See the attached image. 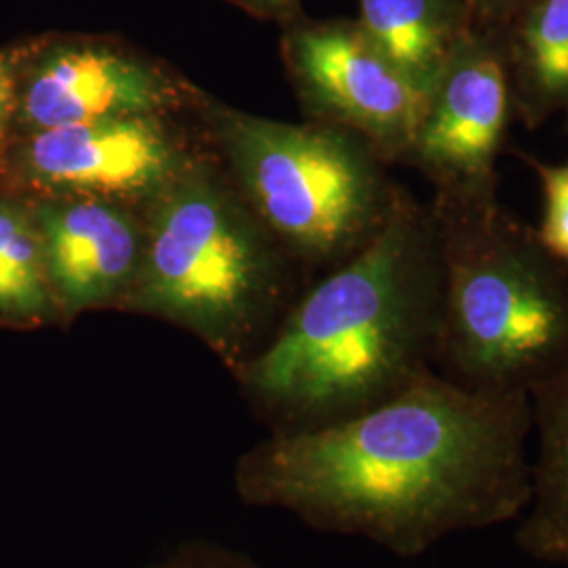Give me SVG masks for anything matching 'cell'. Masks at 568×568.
I'll list each match as a JSON object with an SVG mask.
<instances>
[{
	"mask_svg": "<svg viewBox=\"0 0 568 568\" xmlns=\"http://www.w3.org/2000/svg\"><path fill=\"white\" fill-rule=\"evenodd\" d=\"M530 432L527 394H476L434 371L354 417L278 432L244 455L239 488L312 527L419 556L523 514Z\"/></svg>",
	"mask_w": 568,
	"mask_h": 568,
	"instance_id": "cell-1",
	"label": "cell"
},
{
	"mask_svg": "<svg viewBox=\"0 0 568 568\" xmlns=\"http://www.w3.org/2000/svg\"><path fill=\"white\" fill-rule=\"evenodd\" d=\"M443 304L438 217L403 192L377 236L288 312L244 384L281 432L354 417L436 371Z\"/></svg>",
	"mask_w": 568,
	"mask_h": 568,
	"instance_id": "cell-2",
	"label": "cell"
},
{
	"mask_svg": "<svg viewBox=\"0 0 568 568\" xmlns=\"http://www.w3.org/2000/svg\"><path fill=\"white\" fill-rule=\"evenodd\" d=\"M432 209L445 262L436 373L476 394L528 396L568 366V265L499 199Z\"/></svg>",
	"mask_w": 568,
	"mask_h": 568,
	"instance_id": "cell-3",
	"label": "cell"
},
{
	"mask_svg": "<svg viewBox=\"0 0 568 568\" xmlns=\"http://www.w3.org/2000/svg\"><path fill=\"white\" fill-rule=\"evenodd\" d=\"M145 211L142 264L121 307L183 326L234 361L283 293L274 234L192 159Z\"/></svg>",
	"mask_w": 568,
	"mask_h": 568,
	"instance_id": "cell-4",
	"label": "cell"
},
{
	"mask_svg": "<svg viewBox=\"0 0 568 568\" xmlns=\"http://www.w3.org/2000/svg\"><path fill=\"white\" fill-rule=\"evenodd\" d=\"M209 121L246 203L310 264H344L377 236L403 196L382 154L352 131L220 105H209Z\"/></svg>",
	"mask_w": 568,
	"mask_h": 568,
	"instance_id": "cell-5",
	"label": "cell"
},
{
	"mask_svg": "<svg viewBox=\"0 0 568 568\" xmlns=\"http://www.w3.org/2000/svg\"><path fill=\"white\" fill-rule=\"evenodd\" d=\"M514 102L497 32L471 30L427 93L405 161L434 185V204L499 199L497 161L508 145Z\"/></svg>",
	"mask_w": 568,
	"mask_h": 568,
	"instance_id": "cell-6",
	"label": "cell"
},
{
	"mask_svg": "<svg viewBox=\"0 0 568 568\" xmlns=\"http://www.w3.org/2000/svg\"><path fill=\"white\" fill-rule=\"evenodd\" d=\"M286 58L314 121L361 135L386 163L405 161L427 95L371 44L358 23L297 28Z\"/></svg>",
	"mask_w": 568,
	"mask_h": 568,
	"instance_id": "cell-7",
	"label": "cell"
},
{
	"mask_svg": "<svg viewBox=\"0 0 568 568\" xmlns=\"http://www.w3.org/2000/svg\"><path fill=\"white\" fill-rule=\"evenodd\" d=\"M187 156L161 116L68 124L28 133L18 173L42 199L148 204Z\"/></svg>",
	"mask_w": 568,
	"mask_h": 568,
	"instance_id": "cell-8",
	"label": "cell"
},
{
	"mask_svg": "<svg viewBox=\"0 0 568 568\" xmlns=\"http://www.w3.org/2000/svg\"><path fill=\"white\" fill-rule=\"evenodd\" d=\"M180 84L159 68L103 44H63L20 74L16 124L28 133L138 116L182 103Z\"/></svg>",
	"mask_w": 568,
	"mask_h": 568,
	"instance_id": "cell-9",
	"label": "cell"
},
{
	"mask_svg": "<svg viewBox=\"0 0 568 568\" xmlns=\"http://www.w3.org/2000/svg\"><path fill=\"white\" fill-rule=\"evenodd\" d=\"M32 204L58 314L121 305L142 264L143 224L131 209L74 196Z\"/></svg>",
	"mask_w": 568,
	"mask_h": 568,
	"instance_id": "cell-10",
	"label": "cell"
},
{
	"mask_svg": "<svg viewBox=\"0 0 568 568\" xmlns=\"http://www.w3.org/2000/svg\"><path fill=\"white\" fill-rule=\"evenodd\" d=\"M528 400L539 450L516 546L532 560L568 568V366L530 389Z\"/></svg>",
	"mask_w": 568,
	"mask_h": 568,
	"instance_id": "cell-11",
	"label": "cell"
},
{
	"mask_svg": "<svg viewBox=\"0 0 568 568\" xmlns=\"http://www.w3.org/2000/svg\"><path fill=\"white\" fill-rule=\"evenodd\" d=\"M508 63L514 119L527 131L568 122V0H527L497 32Z\"/></svg>",
	"mask_w": 568,
	"mask_h": 568,
	"instance_id": "cell-12",
	"label": "cell"
},
{
	"mask_svg": "<svg viewBox=\"0 0 568 568\" xmlns=\"http://www.w3.org/2000/svg\"><path fill=\"white\" fill-rule=\"evenodd\" d=\"M358 7L366 39L426 95L474 30L467 0H358Z\"/></svg>",
	"mask_w": 568,
	"mask_h": 568,
	"instance_id": "cell-13",
	"label": "cell"
},
{
	"mask_svg": "<svg viewBox=\"0 0 568 568\" xmlns=\"http://www.w3.org/2000/svg\"><path fill=\"white\" fill-rule=\"evenodd\" d=\"M49 316L60 314L34 204L0 201V321L30 325Z\"/></svg>",
	"mask_w": 568,
	"mask_h": 568,
	"instance_id": "cell-14",
	"label": "cell"
},
{
	"mask_svg": "<svg viewBox=\"0 0 568 568\" xmlns=\"http://www.w3.org/2000/svg\"><path fill=\"white\" fill-rule=\"evenodd\" d=\"M532 169L541 185V199L544 211L539 227H535V234L539 243L546 246L558 262L568 265V161L567 163H544L541 159L527 154V152H514Z\"/></svg>",
	"mask_w": 568,
	"mask_h": 568,
	"instance_id": "cell-15",
	"label": "cell"
},
{
	"mask_svg": "<svg viewBox=\"0 0 568 568\" xmlns=\"http://www.w3.org/2000/svg\"><path fill=\"white\" fill-rule=\"evenodd\" d=\"M152 568H260L241 551L215 544H187Z\"/></svg>",
	"mask_w": 568,
	"mask_h": 568,
	"instance_id": "cell-16",
	"label": "cell"
},
{
	"mask_svg": "<svg viewBox=\"0 0 568 568\" xmlns=\"http://www.w3.org/2000/svg\"><path fill=\"white\" fill-rule=\"evenodd\" d=\"M21 63H23V53L20 51L0 53V150L7 142L18 114Z\"/></svg>",
	"mask_w": 568,
	"mask_h": 568,
	"instance_id": "cell-17",
	"label": "cell"
},
{
	"mask_svg": "<svg viewBox=\"0 0 568 568\" xmlns=\"http://www.w3.org/2000/svg\"><path fill=\"white\" fill-rule=\"evenodd\" d=\"M476 30L499 32L527 0H467Z\"/></svg>",
	"mask_w": 568,
	"mask_h": 568,
	"instance_id": "cell-18",
	"label": "cell"
},
{
	"mask_svg": "<svg viewBox=\"0 0 568 568\" xmlns=\"http://www.w3.org/2000/svg\"><path fill=\"white\" fill-rule=\"evenodd\" d=\"M257 2H265V4H272V7H281V4H286V2H291V0H257Z\"/></svg>",
	"mask_w": 568,
	"mask_h": 568,
	"instance_id": "cell-19",
	"label": "cell"
}]
</instances>
